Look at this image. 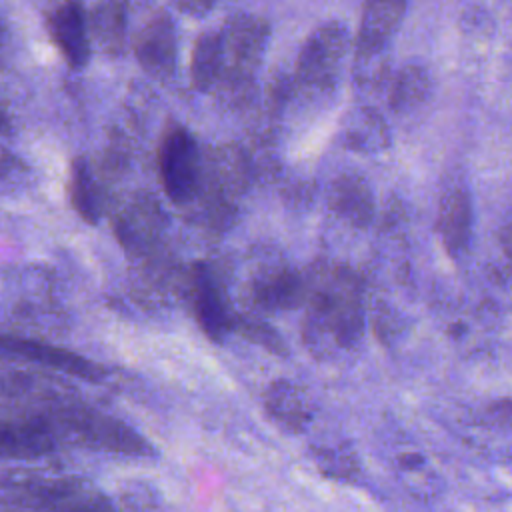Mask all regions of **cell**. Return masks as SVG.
<instances>
[{
    "instance_id": "obj_1",
    "label": "cell",
    "mask_w": 512,
    "mask_h": 512,
    "mask_svg": "<svg viewBox=\"0 0 512 512\" xmlns=\"http://www.w3.org/2000/svg\"><path fill=\"white\" fill-rule=\"evenodd\" d=\"M306 328L310 344L348 350L364 334V304L358 276L332 262H316L306 274Z\"/></svg>"
},
{
    "instance_id": "obj_2",
    "label": "cell",
    "mask_w": 512,
    "mask_h": 512,
    "mask_svg": "<svg viewBox=\"0 0 512 512\" xmlns=\"http://www.w3.org/2000/svg\"><path fill=\"white\" fill-rule=\"evenodd\" d=\"M0 486L2 506L30 512H118L110 494L78 474L6 468Z\"/></svg>"
},
{
    "instance_id": "obj_3",
    "label": "cell",
    "mask_w": 512,
    "mask_h": 512,
    "mask_svg": "<svg viewBox=\"0 0 512 512\" xmlns=\"http://www.w3.org/2000/svg\"><path fill=\"white\" fill-rule=\"evenodd\" d=\"M54 420L62 444H78L90 450L128 456L156 458V448L124 420L78 402H54L44 406Z\"/></svg>"
},
{
    "instance_id": "obj_4",
    "label": "cell",
    "mask_w": 512,
    "mask_h": 512,
    "mask_svg": "<svg viewBox=\"0 0 512 512\" xmlns=\"http://www.w3.org/2000/svg\"><path fill=\"white\" fill-rule=\"evenodd\" d=\"M222 36V72L216 92L224 102L242 106L254 92V74L262 62L270 26L256 14H234L220 30Z\"/></svg>"
},
{
    "instance_id": "obj_5",
    "label": "cell",
    "mask_w": 512,
    "mask_h": 512,
    "mask_svg": "<svg viewBox=\"0 0 512 512\" xmlns=\"http://www.w3.org/2000/svg\"><path fill=\"white\" fill-rule=\"evenodd\" d=\"M252 178L250 160L234 144L216 146L204 154L198 202L210 226L224 228L236 216V202Z\"/></svg>"
},
{
    "instance_id": "obj_6",
    "label": "cell",
    "mask_w": 512,
    "mask_h": 512,
    "mask_svg": "<svg viewBox=\"0 0 512 512\" xmlns=\"http://www.w3.org/2000/svg\"><path fill=\"white\" fill-rule=\"evenodd\" d=\"M202 166L204 154L194 136L180 124L166 128L158 146V172L172 204L188 206L196 202L202 184Z\"/></svg>"
},
{
    "instance_id": "obj_7",
    "label": "cell",
    "mask_w": 512,
    "mask_h": 512,
    "mask_svg": "<svg viewBox=\"0 0 512 512\" xmlns=\"http://www.w3.org/2000/svg\"><path fill=\"white\" fill-rule=\"evenodd\" d=\"M348 50V30L330 20L310 32L296 60V82L312 92H330Z\"/></svg>"
},
{
    "instance_id": "obj_8",
    "label": "cell",
    "mask_w": 512,
    "mask_h": 512,
    "mask_svg": "<svg viewBox=\"0 0 512 512\" xmlns=\"http://www.w3.org/2000/svg\"><path fill=\"white\" fill-rule=\"evenodd\" d=\"M188 296L192 314L206 338L222 342L226 334L234 332L238 314L232 310L224 280L212 264H192L188 272Z\"/></svg>"
},
{
    "instance_id": "obj_9",
    "label": "cell",
    "mask_w": 512,
    "mask_h": 512,
    "mask_svg": "<svg viewBox=\"0 0 512 512\" xmlns=\"http://www.w3.org/2000/svg\"><path fill=\"white\" fill-rule=\"evenodd\" d=\"M168 218L160 202L148 192L132 194L114 214V236L130 256H146L156 250Z\"/></svg>"
},
{
    "instance_id": "obj_10",
    "label": "cell",
    "mask_w": 512,
    "mask_h": 512,
    "mask_svg": "<svg viewBox=\"0 0 512 512\" xmlns=\"http://www.w3.org/2000/svg\"><path fill=\"white\" fill-rule=\"evenodd\" d=\"M62 438L46 408L4 416L0 452L4 460H36L60 450Z\"/></svg>"
},
{
    "instance_id": "obj_11",
    "label": "cell",
    "mask_w": 512,
    "mask_h": 512,
    "mask_svg": "<svg viewBox=\"0 0 512 512\" xmlns=\"http://www.w3.org/2000/svg\"><path fill=\"white\" fill-rule=\"evenodd\" d=\"M132 48L138 64L150 76L168 80L178 62V34L172 16L166 10L152 14L134 36Z\"/></svg>"
},
{
    "instance_id": "obj_12",
    "label": "cell",
    "mask_w": 512,
    "mask_h": 512,
    "mask_svg": "<svg viewBox=\"0 0 512 512\" xmlns=\"http://www.w3.org/2000/svg\"><path fill=\"white\" fill-rule=\"evenodd\" d=\"M246 296L258 312L292 310L306 304V276L288 266H268L254 272Z\"/></svg>"
},
{
    "instance_id": "obj_13",
    "label": "cell",
    "mask_w": 512,
    "mask_h": 512,
    "mask_svg": "<svg viewBox=\"0 0 512 512\" xmlns=\"http://www.w3.org/2000/svg\"><path fill=\"white\" fill-rule=\"evenodd\" d=\"M2 350L6 354L42 364L52 370H60L68 376H74V378H80L86 382H100L106 376V370L102 366H98L96 362H92L80 354H74L66 348H60V346H54L48 342H40L34 338L4 334Z\"/></svg>"
},
{
    "instance_id": "obj_14",
    "label": "cell",
    "mask_w": 512,
    "mask_h": 512,
    "mask_svg": "<svg viewBox=\"0 0 512 512\" xmlns=\"http://www.w3.org/2000/svg\"><path fill=\"white\" fill-rule=\"evenodd\" d=\"M48 36L68 62L70 68L80 70L90 60V30L88 14L76 2L60 4L46 16Z\"/></svg>"
},
{
    "instance_id": "obj_15",
    "label": "cell",
    "mask_w": 512,
    "mask_h": 512,
    "mask_svg": "<svg viewBox=\"0 0 512 512\" xmlns=\"http://www.w3.org/2000/svg\"><path fill=\"white\" fill-rule=\"evenodd\" d=\"M406 12L404 2H368L354 38V60H378L388 48Z\"/></svg>"
},
{
    "instance_id": "obj_16",
    "label": "cell",
    "mask_w": 512,
    "mask_h": 512,
    "mask_svg": "<svg viewBox=\"0 0 512 512\" xmlns=\"http://www.w3.org/2000/svg\"><path fill=\"white\" fill-rule=\"evenodd\" d=\"M264 410L290 434L304 432L314 418V404L308 392L290 380L270 382L264 392Z\"/></svg>"
},
{
    "instance_id": "obj_17",
    "label": "cell",
    "mask_w": 512,
    "mask_h": 512,
    "mask_svg": "<svg viewBox=\"0 0 512 512\" xmlns=\"http://www.w3.org/2000/svg\"><path fill=\"white\" fill-rule=\"evenodd\" d=\"M472 230V204L462 186L448 188L438 206V234L446 252L456 258L466 252Z\"/></svg>"
},
{
    "instance_id": "obj_18",
    "label": "cell",
    "mask_w": 512,
    "mask_h": 512,
    "mask_svg": "<svg viewBox=\"0 0 512 512\" xmlns=\"http://www.w3.org/2000/svg\"><path fill=\"white\" fill-rule=\"evenodd\" d=\"M328 206L350 226L364 228L374 218V196L358 174H342L328 188Z\"/></svg>"
},
{
    "instance_id": "obj_19",
    "label": "cell",
    "mask_w": 512,
    "mask_h": 512,
    "mask_svg": "<svg viewBox=\"0 0 512 512\" xmlns=\"http://www.w3.org/2000/svg\"><path fill=\"white\" fill-rule=\"evenodd\" d=\"M342 140L356 152L372 154L390 146V132L380 112L362 106L346 114L342 124Z\"/></svg>"
},
{
    "instance_id": "obj_20",
    "label": "cell",
    "mask_w": 512,
    "mask_h": 512,
    "mask_svg": "<svg viewBox=\"0 0 512 512\" xmlns=\"http://www.w3.org/2000/svg\"><path fill=\"white\" fill-rule=\"evenodd\" d=\"M68 196L76 214L88 222L96 224L102 216L104 194L100 188V180L96 172L90 168L84 156H78L70 164V180H68Z\"/></svg>"
},
{
    "instance_id": "obj_21",
    "label": "cell",
    "mask_w": 512,
    "mask_h": 512,
    "mask_svg": "<svg viewBox=\"0 0 512 512\" xmlns=\"http://www.w3.org/2000/svg\"><path fill=\"white\" fill-rule=\"evenodd\" d=\"M90 40L106 54H120L126 44V6L118 2L94 4L88 12Z\"/></svg>"
},
{
    "instance_id": "obj_22",
    "label": "cell",
    "mask_w": 512,
    "mask_h": 512,
    "mask_svg": "<svg viewBox=\"0 0 512 512\" xmlns=\"http://www.w3.org/2000/svg\"><path fill=\"white\" fill-rule=\"evenodd\" d=\"M222 72V36L218 30H204L192 48L190 84L198 92L216 88Z\"/></svg>"
},
{
    "instance_id": "obj_23",
    "label": "cell",
    "mask_w": 512,
    "mask_h": 512,
    "mask_svg": "<svg viewBox=\"0 0 512 512\" xmlns=\"http://www.w3.org/2000/svg\"><path fill=\"white\" fill-rule=\"evenodd\" d=\"M310 458L320 470L322 476L336 480V482H346L354 484L360 474V460L354 452V448L346 442H318L310 446Z\"/></svg>"
},
{
    "instance_id": "obj_24",
    "label": "cell",
    "mask_w": 512,
    "mask_h": 512,
    "mask_svg": "<svg viewBox=\"0 0 512 512\" xmlns=\"http://www.w3.org/2000/svg\"><path fill=\"white\" fill-rule=\"evenodd\" d=\"M394 468L402 486L412 494V498L428 502L440 494L442 482L420 452L404 450L396 454Z\"/></svg>"
},
{
    "instance_id": "obj_25",
    "label": "cell",
    "mask_w": 512,
    "mask_h": 512,
    "mask_svg": "<svg viewBox=\"0 0 512 512\" xmlns=\"http://www.w3.org/2000/svg\"><path fill=\"white\" fill-rule=\"evenodd\" d=\"M432 82L422 66L408 64L396 72L388 86V106L398 112H410L422 106L430 94Z\"/></svg>"
},
{
    "instance_id": "obj_26",
    "label": "cell",
    "mask_w": 512,
    "mask_h": 512,
    "mask_svg": "<svg viewBox=\"0 0 512 512\" xmlns=\"http://www.w3.org/2000/svg\"><path fill=\"white\" fill-rule=\"evenodd\" d=\"M118 512H164L160 492L146 480H126L112 496Z\"/></svg>"
},
{
    "instance_id": "obj_27",
    "label": "cell",
    "mask_w": 512,
    "mask_h": 512,
    "mask_svg": "<svg viewBox=\"0 0 512 512\" xmlns=\"http://www.w3.org/2000/svg\"><path fill=\"white\" fill-rule=\"evenodd\" d=\"M234 332H238L242 338H246L248 342L264 348L270 354L284 356L286 350H288L280 332L272 324L258 318L256 314H238L236 324H234Z\"/></svg>"
},
{
    "instance_id": "obj_28",
    "label": "cell",
    "mask_w": 512,
    "mask_h": 512,
    "mask_svg": "<svg viewBox=\"0 0 512 512\" xmlns=\"http://www.w3.org/2000/svg\"><path fill=\"white\" fill-rule=\"evenodd\" d=\"M486 422L500 430V432H508L512 434V402L510 400H500L494 402L488 412H486Z\"/></svg>"
},
{
    "instance_id": "obj_29",
    "label": "cell",
    "mask_w": 512,
    "mask_h": 512,
    "mask_svg": "<svg viewBox=\"0 0 512 512\" xmlns=\"http://www.w3.org/2000/svg\"><path fill=\"white\" fill-rule=\"evenodd\" d=\"M178 8L182 12H188V14H194V16H202L204 12H208L212 8L210 2H182L178 4Z\"/></svg>"
},
{
    "instance_id": "obj_30",
    "label": "cell",
    "mask_w": 512,
    "mask_h": 512,
    "mask_svg": "<svg viewBox=\"0 0 512 512\" xmlns=\"http://www.w3.org/2000/svg\"><path fill=\"white\" fill-rule=\"evenodd\" d=\"M502 246H504V250L508 252V256L512 260V222H508L502 230Z\"/></svg>"
},
{
    "instance_id": "obj_31",
    "label": "cell",
    "mask_w": 512,
    "mask_h": 512,
    "mask_svg": "<svg viewBox=\"0 0 512 512\" xmlns=\"http://www.w3.org/2000/svg\"><path fill=\"white\" fill-rule=\"evenodd\" d=\"M2 512H30V510H22V508H12V506H2Z\"/></svg>"
}]
</instances>
